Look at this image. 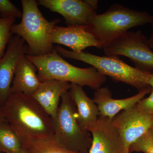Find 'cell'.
I'll list each match as a JSON object with an SVG mask.
<instances>
[{
  "mask_svg": "<svg viewBox=\"0 0 153 153\" xmlns=\"http://www.w3.org/2000/svg\"><path fill=\"white\" fill-rule=\"evenodd\" d=\"M1 108L4 118L19 137L23 146L33 140L53 138L51 117L32 97L11 93Z\"/></svg>",
  "mask_w": 153,
  "mask_h": 153,
  "instance_id": "cell-1",
  "label": "cell"
},
{
  "mask_svg": "<svg viewBox=\"0 0 153 153\" xmlns=\"http://www.w3.org/2000/svg\"><path fill=\"white\" fill-rule=\"evenodd\" d=\"M21 2L23 8L22 21L12 26L11 33L20 36L27 43V55L36 57L51 53L54 50L52 33L60 20H47L35 0H22Z\"/></svg>",
  "mask_w": 153,
  "mask_h": 153,
  "instance_id": "cell-2",
  "label": "cell"
},
{
  "mask_svg": "<svg viewBox=\"0 0 153 153\" xmlns=\"http://www.w3.org/2000/svg\"><path fill=\"white\" fill-rule=\"evenodd\" d=\"M151 17L146 11L114 4L103 13L91 16L86 26L88 31L100 43L103 49L129 29L149 24Z\"/></svg>",
  "mask_w": 153,
  "mask_h": 153,
  "instance_id": "cell-3",
  "label": "cell"
},
{
  "mask_svg": "<svg viewBox=\"0 0 153 153\" xmlns=\"http://www.w3.org/2000/svg\"><path fill=\"white\" fill-rule=\"evenodd\" d=\"M26 56L36 66L41 82L48 79H57L82 87L88 86L96 90L106 81V76L94 67L81 68L73 66L63 59L55 49L47 55Z\"/></svg>",
  "mask_w": 153,
  "mask_h": 153,
  "instance_id": "cell-4",
  "label": "cell"
},
{
  "mask_svg": "<svg viewBox=\"0 0 153 153\" xmlns=\"http://www.w3.org/2000/svg\"><path fill=\"white\" fill-rule=\"evenodd\" d=\"M54 49L61 57L89 64L104 76H109L115 82L131 85L139 91L151 87L149 84L151 73L130 66L118 56H98L84 52L76 53L59 46Z\"/></svg>",
  "mask_w": 153,
  "mask_h": 153,
  "instance_id": "cell-5",
  "label": "cell"
},
{
  "mask_svg": "<svg viewBox=\"0 0 153 153\" xmlns=\"http://www.w3.org/2000/svg\"><path fill=\"white\" fill-rule=\"evenodd\" d=\"M61 104L55 117L51 118L53 140L67 150L88 153L92 144L89 132L83 130L76 119V109L68 92L61 97Z\"/></svg>",
  "mask_w": 153,
  "mask_h": 153,
  "instance_id": "cell-6",
  "label": "cell"
},
{
  "mask_svg": "<svg viewBox=\"0 0 153 153\" xmlns=\"http://www.w3.org/2000/svg\"><path fill=\"white\" fill-rule=\"evenodd\" d=\"M106 56L128 57L135 68L153 73V51L141 30L128 32L103 49Z\"/></svg>",
  "mask_w": 153,
  "mask_h": 153,
  "instance_id": "cell-7",
  "label": "cell"
},
{
  "mask_svg": "<svg viewBox=\"0 0 153 153\" xmlns=\"http://www.w3.org/2000/svg\"><path fill=\"white\" fill-rule=\"evenodd\" d=\"M111 122L129 153L130 146L152 126L153 115L143 111L136 104L118 114Z\"/></svg>",
  "mask_w": 153,
  "mask_h": 153,
  "instance_id": "cell-8",
  "label": "cell"
},
{
  "mask_svg": "<svg viewBox=\"0 0 153 153\" xmlns=\"http://www.w3.org/2000/svg\"><path fill=\"white\" fill-rule=\"evenodd\" d=\"M20 36H13L4 55L0 58V106L10 95L12 82L17 65L21 58L27 55V45Z\"/></svg>",
  "mask_w": 153,
  "mask_h": 153,
  "instance_id": "cell-9",
  "label": "cell"
},
{
  "mask_svg": "<svg viewBox=\"0 0 153 153\" xmlns=\"http://www.w3.org/2000/svg\"><path fill=\"white\" fill-rule=\"evenodd\" d=\"M89 132L92 138L88 153H129L110 119L100 116Z\"/></svg>",
  "mask_w": 153,
  "mask_h": 153,
  "instance_id": "cell-10",
  "label": "cell"
},
{
  "mask_svg": "<svg viewBox=\"0 0 153 153\" xmlns=\"http://www.w3.org/2000/svg\"><path fill=\"white\" fill-rule=\"evenodd\" d=\"M38 4L63 16L67 26L87 25L88 19L96 14L85 1L39 0Z\"/></svg>",
  "mask_w": 153,
  "mask_h": 153,
  "instance_id": "cell-11",
  "label": "cell"
},
{
  "mask_svg": "<svg viewBox=\"0 0 153 153\" xmlns=\"http://www.w3.org/2000/svg\"><path fill=\"white\" fill-rule=\"evenodd\" d=\"M52 44L64 45L73 52L79 53L85 48L95 47L102 49L101 44L87 30L85 25H74L66 27L56 25L52 36Z\"/></svg>",
  "mask_w": 153,
  "mask_h": 153,
  "instance_id": "cell-12",
  "label": "cell"
},
{
  "mask_svg": "<svg viewBox=\"0 0 153 153\" xmlns=\"http://www.w3.org/2000/svg\"><path fill=\"white\" fill-rule=\"evenodd\" d=\"M152 89V87L148 88L128 98L114 99L108 87H100L95 90L93 101L98 107L100 116L112 120L123 111L134 106L145 96L151 93Z\"/></svg>",
  "mask_w": 153,
  "mask_h": 153,
  "instance_id": "cell-13",
  "label": "cell"
},
{
  "mask_svg": "<svg viewBox=\"0 0 153 153\" xmlns=\"http://www.w3.org/2000/svg\"><path fill=\"white\" fill-rule=\"evenodd\" d=\"M71 83L57 79H48L41 82L32 97L44 108L51 118L55 117L59 102L63 93L68 92Z\"/></svg>",
  "mask_w": 153,
  "mask_h": 153,
  "instance_id": "cell-14",
  "label": "cell"
},
{
  "mask_svg": "<svg viewBox=\"0 0 153 153\" xmlns=\"http://www.w3.org/2000/svg\"><path fill=\"white\" fill-rule=\"evenodd\" d=\"M76 109V119L80 127L89 132L100 115L97 105L88 96L82 86L71 84L68 91Z\"/></svg>",
  "mask_w": 153,
  "mask_h": 153,
  "instance_id": "cell-15",
  "label": "cell"
},
{
  "mask_svg": "<svg viewBox=\"0 0 153 153\" xmlns=\"http://www.w3.org/2000/svg\"><path fill=\"white\" fill-rule=\"evenodd\" d=\"M41 82L36 66L26 55L22 57L15 71L11 87V93H22L32 97Z\"/></svg>",
  "mask_w": 153,
  "mask_h": 153,
  "instance_id": "cell-16",
  "label": "cell"
},
{
  "mask_svg": "<svg viewBox=\"0 0 153 153\" xmlns=\"http://www.w3.org/2000/svg\"><path fill=\"white\" fill-rule=\"evenodd\" d=\"M23 148L21 140L8 123L0 121V152L19 153Z\"/></svg>",
  "mask_w": 153,
  "mask_h": 153,
  "instance_id": "cell-17",
  "label": "cell"
},
{
  "mask_svg": "<svg viewBox=\"0 0 153 153\" xmlns=\"http://www.w3.org/2000/svg\"><path fill=\"white\" fill-rule=\"evenodd\" d=\"M23 147L29 153H76L62 147L52 138L33 140Z\"/></svg>",
  "mask_w": 153,
  "mask_h": 153,
  "instance_id": "cell-18",
  "label": "cell"
},
{
  "mask_svg": "<svg viewBox=\"0 0 153 153\" xmlns=\"http://www.w3.org/2000/svg\"><path fill=\"white\" fill-rule=\"evenodd\" d=\"M16 19L2 18L0 16V58L5 54L6 47L12 38L11 29Z\"/></svg>",
  "mask_w": 153,
  "mask_h": 153,
  "instance_id": "cell-19",
  "label": "cell"
},
{
  "mask_svg": "<svg viewBox=\"0 0 153 153\" xmlns=\"http://www.w3.org/2000/svg\"><path fill=\"white\" fill-rule=\"evenodd\" d=\"M129 152L153 153V137L149 131L130 146Z\"/></svg>",
  "mask_w": 153,
  "mask_h": 153,
  "instance_id": "cell-20",
  "label": "cell"
},
{
  "mask_svg": "<svg viewBox=\"0 0 153 153\" xmlns=\"http://www.w3.org/2000/svg\"><path fill=\"white\" fill-rule=\"evenodd\" d=\"M0 16L4 18H22V12L9 0H0Z\"/></svg>",
  "mask_w": 153,
  "mask_h": 153,
  "instance_id": "cell-21",
  "label": "cell"
},
{
  "mask_svg": "<svg viewBox=\"0 0 153 153\" xmlns=\"http://www.w3.org/2000/svg\"><path fill=\"white\" fill-rule=\"evenodd\" d=\"M137 106L146 113L153 115V88L150 95L147 98L143 99L137 104Z\"/></svg>",
  "mask_w": 153,
  "mask_h": 153,
  "instance_id": "cell-22",
  "label": "cell"
},
{
  "mask_svg": "<svg viewBox=\"0 0 153 153\" xmlns=\"http://www.w3.org/2000/svg\"><path fill=\"white\" fill-rule=\"evenodd\" d=\"M85 2L90 6L91 7L96 11L98 7V1L97 0H85Z\"/></svg>",
  "mask_w": 153,
  "mask_h": 153,
  "instance_id": "cell-23",
  "label": "cell"
},
{
  "mask_svg": "<svg viewBox=\"0 0 153 153\" xmlns=\"http://www.w3.org/2000/svg\"><path fill=\"white\" fill-rule=\"evenodd\" d=\"M149 24H150L152 25V34L151 35L150 38L149 39H148V41H149L150 47L153 50V16H151L150 22Z\"/></svg>",
  "mask_w": 153,
  "mask_h": 153,
  "instance_id": "cell-24",
  "label": "cell"
},
{
  "mask_svg": "<svg viewBox=\"0 0 153 153\" xmlns=\"http://www.w3.org/2000/svg\"><path fill=\"white\" fill-rule=\"evenodd\" d=\"M149 84L152 88H153V73H151L150 75Z\"/></svg>",
  "mask_w": 153,
  "mask_h": 153,
  "instance_id": "cell-25",
  "label": "cell"
},
{
  "mask_svg": "<svg viewBox=\"0 0 153 153\" xmlns=\"http://www.w3.org/2000/svg\"><path fill=\"white\" fill-rule=\"evenodd\" d=\"M5 120L3 117L2 112L1 108L0 106V121Z\"/></svg>",
  "mask_w": 153,
  "mask_h": 153,
  "instance_id": "cell-26",
  "label": "cell"
},
{
  "mask_svg": "<svg viewBox=\"0 0 153 153\" xmlns=\"http://www.w3.org/2000/svg\"><path fill=\"white\" fill-rule=\"evenodd\" d=\"M149 132L150 133V134H151V135H152L153 137V125L152 126L151 128L149 130Z\"/></svg>",
  "mask_w": 153,
  "mask_h": 153,
  "instance_id": "cell-27",
  "label": "cell"
},
{
  "mask_svg": "<svg viewBox=\"0 0 153 153\" xmlns=\"http://www.w3.org/2000/svg\"><path fill=\"white\" fill-rule=\"evenodd\" d=\"M19 153H28V152H27V151L25 149V148L23 147V149H22V150L20 151V152H19Z\"/></svg>",
  "mask_w": 153,
  "mask_h": 153,
  "instance_id": "cell-28",
  "label": "cell"
}]
</instances>
